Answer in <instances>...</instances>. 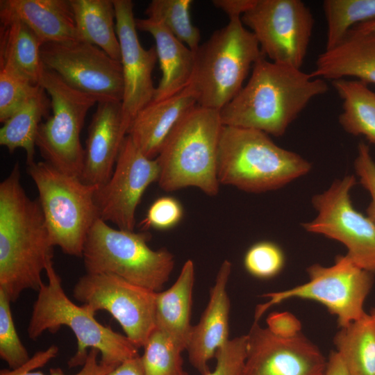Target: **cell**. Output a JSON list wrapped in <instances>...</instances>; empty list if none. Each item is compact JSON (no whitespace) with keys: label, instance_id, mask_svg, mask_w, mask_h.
I'll use <instances>...</instances> for the list:
<instances>
[{"label":"cell","instance_id":"1","mask_svg":"<svg viewBox=\"0 0 375 375\" xmlns=\"http://www.w3.org/2000/svg\"><path fill=\"white\" fill-rule=\"evenodd\" d=\"M53 246L39 199H31L16 163L0 183V288L11 302L26 290L38 291Z\"/></svg>","mask_w":375,"mask_h":375},{"label":"cell","instance_id":"2","mask_svg":"<svg viewBox=\"0 0 375 375\" xmlns=\"http://www.w3.org/2000/svg\"><path fill=\"white\" fill-rule=\"evenodd\" d=\"M328 90L324 79L262 55L246 85L219 110L221 121L223 126L281 137L312 99Z\"/></svg>","mask_w":375,"mask_h":375},{"label":"cell","instance_id":"3","mask_svg":"<svg viewBox=\"0 0 375 375\" xmlns=\"http://www.w3.org/2000/svg\"><path fill=\"white\" fill-rule=\"evenodd\" d=\"M45 272L47 283H42L38 291L27 328L31 340H36L45 331L55 333L62 326L69 327L78 344L76 352L67 362L69 368L83 366L89 349L99 350L100 362L114 367L140 356L139 349L126 335L99 323L88 306H78L68 298L53 259L48 262Z\"/></svg>","mask_w":375,"mask_h":375},{"label":"cell","instance_id":"4","mask_svg":"<svg viewBox=\"0 0 375 375\" xmlns=\"http://www.w3.org/2000/svg\"><path fill=\"white\" fill-rule=\"evenodd\" d=\"M223 124L219 111L195 106L176 124L156 158L158 184L172 192L188 187L219 192L217 158Z\"/></svg>","mask_w":375,"mask_h":375},{"label":"cell","instance_id":"5","mask_svg":"<svg viewBox=\"0 0 375 375\" xmlns=\"http://www.w3.org/2000/svg\"><path fill=\"white\" fill-rule=\"evenodd\" d=\"M311 167L307 160L278 146L264 132L222 127L217 158L219 184L247 192H265L306 175Z\"/></svg>","mask_w":375,"mask_h":375},{"label":"cell","instance_id":"6","mask_svg":"<svg viewBox=\"0 0 375 375\" xmlns=\"http://www.w3.org/2000/svg\"><path fill=\"white\" fill-rule=\"evenodd\" d=\"M194 53L190 84L197 95V105L219 111L240 91L249 70L263 55L241 18L229 19Z\"/></svg>","mask_w":375,"mask_h":375},{"label":"cell","instance_id":"7","mask_svg":"<svg viewBox=\"0 0 375 375\" xmlns=\"http://www.w3.org/2000/svg\"><path fill=\"white\" fill-rule=\"evenodd\" d=\"M147 232L115 229L99 218L90 228L83 258L86 273L110 274L160 292L173 270V255L165 248L153 250Z\"/></svg>","mask_w":375,"mask_h":375},{"label":"cell","instance_id":"8","mask_svg":"<svg viewBox=\"0 0 375 375\" xmlns=\"http://www.w3.org/2000/svg\"><path fill=\"white\" fill-rule=\"evenodd\" d=\"M27 166L52 245L67 255L83 257L87 235L99 218L95 199L99 186L86 184L45 161Z\"/></svg>","mask_w":375,"mask_h":375},{"label":"cell","instance_id":"9","mask_svg":"<svg viewBox=\"0 0 375 375\" xmlns=\"http://www.w3.org/2000/svg\"><path fill=\"white\" fill-rule=\"evenodd\" d=\"M40 85L50 97L52 115L40 124L35 146L45 162L81 178L85 158L81 133L89 110L98 102L45 67Z\"/></svg>","mask_w":375,"mask_h":375},{"label":"cell","instance_id":"10","mask_svg":"<svg viewBox=\"0 0 375 375\" xmlns=\"http://www.w3.org/2000/svg\"><path fill=\"white\" fill-rule=\"evenodd\" d=\"M306 283L283 291L263 294L268 300L257 306L254 318L258 322L272 306L291 299L317 301L337 317L340 328L355 322L366 312L365 299L373 283V274L356 265L347 255L338 256L334 265L319 264L307 269Z\"/></svg>","mask_w":375,"mask_h":375},{"label":"cell","instance_id":"11","mask_svg":"<svg viewBox=\"0 0 375 375\" xmlns=\"http://www.w3.org/2000/svg\"><path fill=\"white\" fill-rule=\"evenodd\" d=\"M270 61L301 69L314 26L310 9L301 0H256L241 17Z\"/></svg>","mask_w":375,"mask_h":375},{"label":"cell","instance_id":"12","mask_svg":"<svg viewBox=\"0 0 375 375\" xmlns=\"http://www.w3.org/2000/svg\"><path fill=\"white\" fill-rule=\"evenodd\" d=\"M156 292L110 274H88L73 288L74 298L96 313L108 312L138 349L156 328Z\"/></svg>","mask_w":375,"mask_h":375},{"label":"cell","instance_id":"13","mask_svg":"<svg viewBox=\"0 0 375 375\" xmlns=\"http://www.w3.org/2000/svg\"><path fill=\"white\" fill-rule=\"evenodd\" d=\"M353 175L333 181L328 189L312 198L317 216L303 224L306 231L343 244L347 256L362 269L375 274V224L353 206L350 192Z\"/></svg>","mask_w":375,"mask_h":375},{"label":"cell","instance_id":"14","mask_svg":"<svg viewBox=\"0 0 375 375\" xmlns=\"http://www.w3.org/2000/svg\"><path fill=\"white\" fill-rule=\"evenodd\" d=\"M45 68L72 88L100 101H121L124 82L121 62L93 44L74 41L41 47Z\"/></svg>","mask_w":375,"mask_h":375},{"label":"cell","instance_id":"15","mask_svg":"<svg viewBox=\"0 0 375 375\" xmlns=\"http://www.w3.org/2000/svg\"><path fill=\"white\" fill-rule=\"evenodd\" d=\"M159 174L156 159L146 156L126 135L111 177L96 192L99 218L119 229L133 231L138 205L146 189L158 181Z\"/></svg>","mask_w":375,"mask_h":375},{"label":"cell","instance_id":"16","mask_svg":"<svg viewBox=\"0 0 375 375\" xmlns=\"http://www.w3.org/2000/svg\"><path fill=\"white\" fill-rule=\"evenodd\" d=\"M326 362L319 348L301 333L280 337L254 321L247 335L242 375H324Z\"/></svg>","mask_w":375,"mask_h":375},{"label":"cell","instance_id":"17","mask_svg":"<svg viewBox=\"0 0 375 375\" xmlns=\"http://www.w3.org/2000/svg\"><path fill=\"white\" fill-rule=\"evenodd\" d=\"M113 3L124 82L122 113L128 132L138 112L153 99L152 72L158 56L155 47L146 49L139 41L133 1L113 0Z\"/></svg>","mask_w":375,"mask_h":375},{"label":"cell","instance_id":"18","mask_svg":"<svg viewBox=\"0 0 375 375\" xmlns=\"http://www.w3.org/2000/svg\"><path fill=\"white\" fill-rule=\"evenodd\" d=\"M127 135L121 101H100L88 127L81 180L101 186L111 177Z\"/></svg>","mask_w":375,"mask_h":375},{"label":"cell","instance_id":"19","mask_svg":"<svg viewBox=\"0 0 375 375\" xmlns=\"http://www.w3.org/2000/svg\"><path fill=\"white\" fill-rule=\"evenodd\" d=\"M232 265L225 260L217 272L210 290L209 301L199 323L192 326L186 350L192 365L201 374L210 371L208 362L228 338L230 300L227 283Z\"/></svg>","mask_w":375,"mask_h":375},{"label":"cell","instance_id":"20","mask_svg":"<svg viewBox=\"0 0 375 375\" xmlns=\"http://www.w3.org/2000/svg\"><path fill=\"white\" fill-rule=\"evenodd\" d=\"M197 105V95L190 83L179 92L162 100L152 101L141 109L127 135L146 156L154 159L173 128Z\"/></svg>","mask_w":375,"mask_h":375},{"label":"cell","instance_id":"21","mask_svg":"<svg viewBox=\"0 0 375 375\" xmlns=\"http://www.w3.org/2000/svg\"><path fill=\"white\" fill-rule=\"evenodd\" d=\"M0 15L23 22L42 44L79 41L70 0H1Z\"/></svg>","mask_w":375,"mask_h":375},{"label":"cell","instance_id":"22","mask_svg":"<svg viewBox=\"0 0 375 375\" xmlns=\"http://www.w3.org/2000/svg\"><path fill=\"white\" fill-rule=\"evenodd\" d=\"M138 30L155 40L162 76L153 101L169 97L186 88L192 81L195 53L174 37L160 22L151 18L135 19Z\"/></svg>","mask_w":375,"mask_h":375},{"label":"cell","instance_id":"23","mask_svg":"<svg viewBox=\"0 0 375 375\" xmlns=\"http://www.w3.org/2000/svg\"><path fill=\"white\" fill-rule=\"evenodd\" d=\"M310 74L332 81L356 77L375 84V35L349 31L340 44L318 56Z\"/></svg>","mask_w":375,"mask_h":375},{"label":"cell","instance_id":"24","mask_svg":"<svg viewBox=\"0 0 375 375\" xmlns=\"http://www.w3.org/2000/svg\"><path fill=\"white\" fill-rule=\"evenodd\" d=\"M194 265L188 260L174 283L158 292L156 298V328L167 335L183 351L186 350L190 324Z\"/></svg>","mask_w":375,"mask_h":375},{"label":"cell","instance_id":"25","mask_svg":"<svg viewBox=\"0 0 375 375\" xmlns=\"http://www.w3.org/2000/svg\"><path fill=\"white\" fill-rule=\"evenodd\" d=\"M0 65L40 85L44 70L40 53L42 43L21 20L5 15H0Z\"/></svg>","mask_w":375,"mask_h":375},{"label":"cell","instance_id":"26","mask_svg":"<svg viewBox=\"0 0 375 375\" xmlns=\"http://www.w3.org/2000/svg\"><path fill=\"white\" fill-rule=\"evenodd\" d=\"M79 41L98 47L120 61L113 0H70Z\"/></svg>","mask_w":375,"mask_h":375},{"label":"cell","instance_id":"27","mask_svg":"<svg viewBox=\"0 0 375 375\" xmlns=\"http://www.w3.org/2000/svg\"><path fill=\"white\" fill-rule=\"evenodd\" d=\"M45 90L39 89L26 100L3 123L0 129V144L10 153L17 149L26 152L27 165L34 161L37 132L42 117L47 115L51 101Z\"/></svg>","mask_w":375,"mask_h":375},{"label":"cell","instance_id":"28","mask_svg":"<svg viewBox=\"0 0 375 375\" xmlns=\"http://www.w3.org/2000/svg\"><path fill=\"white\" fill-rule=\"evenodd\" d=\"M332 85L342 100L340 126L348 133L362 135L375 145V92L359 80L340 78L332 81Z\"/></svg>","mask_w":375,"mask_h":375},{"label":"cell","instance_id":"29","mask_svg":"<svg viewBox=\"0 0 375 375\" xmlns=\"http://www.w3.org/2000/svg\"><path fill=\"white\" fill-rule=\"evenodd\" d=\"M333 342L350 375H375V328L369 314L340 328Z\"/></svg>","mask_w":375,"mask_h":375},{"label":"cell","instance_id":"30","mask_svg":"<svg viewBox=\"0 0 375 375\" xmlns=\"http://www.w3.org/2000/svg\"><path fill=\"white\" fill-rule=\"evenodd\" d=\"M326 50L340 44L354 26L375 19V0H325Z\"/></svg>","mask_w":375,"mask_h":375},{"label":"cell","instance_id":"31","mask_svg":"<svg viewBox=\"0 0 375 375\" xmlns=\"http://www.w3.org/2000/svg\"><path fill=\"white\" fill-rule=\"evenodd\" d=\"M192 0H153L146 10V15L160 22L178 40L195 52L199 45V28L192 22Z\"/></svg>","mask_w":375,"mask_h":375},{"label":"cell","instance_id":"32","mask_svg":"<svg viewBox=\"0 0 375 375\" xmlns=\"http://www.w3.org/2000/svg\"><path fill=\"white\" fill-rule=\"evenodd\" d=\"M143 348L144 375H188L183 368V351L158 329H154Z\"/></svg>","mask_w":375,"mask_h":375},{"label":"cell","instance_id":"33","mask_svg":"<svg viewBox=\"0 0 375 375\" xmlns=\"http://www.w3.org/2000/svg\"><path fill=\"white\" fill-rule=\"evenodd\" d=\"M10 302L5 291L0 288V358L10 369H16L24 365L30 357L16 331Z\"/></svg>","mask_w":375,"mask_h":375},{"label":"cell","instance_id":"34","mask_svg":"<svg viewBox=\"0 0 375 375\" xmlns=\"http://www.w3.org/2000/svg\"><path fill=\"white\" fill-rule=\"evenodd\" d=\"M40 87L8 67L0 65V122L8 117Z\"/></svg>","mask_w":375,"mask_h":375},{"label":"cell","instance_id":"35","mask_svg":"<svg viewBox=\"0 0 375 375\" xmlns=\"http://www.w3.org/2000/svg\"><path fill=\"white\" fill-rule=\"evenodd\" d=\"M285 265V255L276 244L262 241L253 244L246 252L244 265L253 276L261 279L278 275Z\"/></svg>","mask_w":375,"mask_h":375},{"label":"cell","instance_id":"36","mask_svg":"<svg viewBox=\"0 0 375 375\" xmlns=\"http://www.w3.org/2000/svg\"><path fill=\"white\" fill-rule=\"evenodd\" d=\"M215 357V369L204 375H242L247 358V335L229 340L217 351Z\"/></svg>","mask_w":375,"mask_h":375},{"label":"cell","instance_id":"37","mask_svg":"<svg viewBox=\"0 0 375 375\" xmlns=\"http://www.w3.org/2000/svg\"><path fill=\"white\" fill-rule=\"evenodd\" d=\"M183 215L182 205L176 199L172 197H162L150 206L142 223L145 228L167 230L177 225Z\"/></svg>","mask_w":375,"mask_h":375},{"label":"cell","instance_id":"38","mask_svg":"<svg viewBox=\"0 0 375 375\" xmlns=\"http://www.w3.org/2000/svg\"><path fill=\"white\" fill-rule=\"evenodd\" d=\"M354 168L360 183L370 194L371 201L367 208V216L375 224V161L368 145L363 142L358 145Z\"/></svg>","mask_w":375,"mask_h":375},{"label":"cell","instance_id":"39","mask_svg":"<svg viewBox=\"0 0 375 375\" xmlns=\"http://www.w3.org/2000/svg\"><path fill=\"white\" fill-rule=\"evenodd\" d=\"M99 351L96 349L89 350L86 360L82 369L72 375H107L115 367L108 366L97 360ZM0 375H45L40 371H22L17 369H3L0 371ZM49 375H69L65 374L60 368L51 369Z\"/></svg>","mask_w":375,"mask_h":375},{"label":"cell","instance_id":"40","mask_svg":"<svg viewBox=\"0 0 375 375\" xmlns=\"http://www.w3.org/2000/svg\"><path fill=\"white\" fill-rule=\"evenodd\" d=\"M267 328L280 337L290 338L301 333L300 322L288 312L270 314L267 319Z\"/></svg>","mask_w":375,"mask_h":375},{"label":"cell","instance_id":"41","mask_svg":"<svg viewBox=\"0 0 375 375\" xmlns=\"http://www.w3.org/2000/svg\"><path fill=\"white\" fill-rule=\"evenodd\" d=\"M213 5L224 11L229 19L241 18L256 3V0H213Z\"/></svg>","mask_w":375,"mask_h":375},{"label":"cell","instance_id":"42","mask_svg":"<svg viewBox=\"0 0 375 375\" xmlns=\"http://www.w3.org/2000/svg\"><path fill=\"white\" fill-rule=\"evenodd\" d=\"M107 375H144L140 356L123 362Z\"/></svg>","mask_w":375,"mask_h":375},{"label":"cell","instance_id":"43","mask_svg":"<svg viewBox=\"0 0 375 375\" xmlns=\"http://www.w3.org/2000/svg\"><path fill=\"white\" fill-rule=\"evenodd\" d=\"M324 375H350L336 351L331 352Z\"/></svg>","mask_w":375,"mask_h":375},{"label":"cell","instance_id":"44","mask_svg":"<svg viewBox=\"0 0 375 375\" xmlns=\"http://www.w3.org/2000/svg\"><path fill=\"white\" fill-rule=\"evenodd\" d=\"M349 31L375 35V19L354 26Z\"/></svg>","mask_w":375,"mask_h":375},{"label":"cell","instance_id":"45","mask_svg":"<svg viewBox=\"0 0 375 375\" xmlns=\"http://www.w3.org/2000/svg\"><path fill=\"white\" fill-rule=\"evenodd\" d=\"M369 315L371 316V318L373 321V323H374V328H375V308H374L370 313H369Z\"/></svg>","mask_w":375,"mask_h":375}]
</instances>
